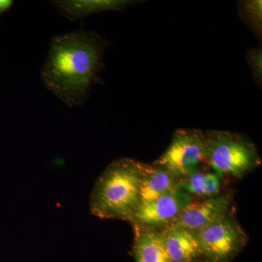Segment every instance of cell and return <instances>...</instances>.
<instances>
[{"label": "cell", "mask_w": 262, "mask_h": 262, "mask_svg": "<svg viewBox=\"0 0 262 262\" xmlns=\"http://www.w3.org/2000/svg\"><path fill=\"white\" fill-rule=\"evenodd\" d=\"M106 42L96 33L76 31L52 39L42 80L68 107L83 104L98 79Z\"/></svg>", "instance_id": "cell-1"}, {"label": "cell", "mask_w": 262, "mask_h": 262, "mask_svg": "<svg viewBox=\"0 0 262 262\" xmlns=\"http://www.w3.org/2000/svg\"><path fill=\"white\" fill-rule=\"evenodd\" d=\"M142 163L130 158L115 160L98 177L90 194V211L103 220L130 222L140 204Z\"/></svg>", "instance_id": "cell-2"}, {"label": "cell", "mask_w": 262, "mask_h": 262, "mask_svg": "<svg viewBox=\"0 0 262 262\" xmlns=\"http://www.w3.org/2000/svg\"><path fill=\"white\" fill-rule=\"evenodd\" d=\"M206 136V160L223 177L242 179L259 167L257 148L248 138L227 130H208Z\"/></svg>", "instance_id": "cell-3"}, {"label": "cell", "mask_w": 262, "mask_h": 262, "mask_svg": "<svg viewBox=\"0 0 262 262\" xmlns=\"http://www.w3.org/2000/svg\"><path fill=\"white\" fill-rule=\"evenodd\" d=\"M201 262H231L248 243V235L230 213L196 231Z\"/></svg>", "instance_id": "cell-4"}, {"label": "cell", "mask_w": 262, "mask_h": 262, "mask_svg": "<svg viewBox=\"0 0 262 262\" xmlns=\"http://www.w3.org/2000/svg\"><path fill=\"white\" fill-rule=\"evenodd\" d=\"M206 160V136L196 129H179L170 145L153 165L161 167L177 179L195 171Z\"/></svg>", "instance_id": "cell-5"}, {"label": "cell", "mask_w": 262, "mask_h": 262, "mask_svg": "<svg viewBox=\"0 0 262 262\" xmlns=\"http://www.w3.org/2000/svg\"><path fill=\"white\" fill-rule=\"evenodd\" d=\"M191 201L192 196L177 186L154 201L139 206L130 223L134 228L163 229L171 225Z\"/></svg>", "instance_id": "cell-6"}, {"label": "cell", "mask_w": 262, "mask_h": 262, "mask_svg": "<svg viewBox=\"0 0 262 262\" xmlns=\"http://www.w3.org/2000/svg\"><path fill=\"white\" fill-rule=\"evenodd\" d=\"M232 203V196L228 194H220L201 201H191L171 225L198 231L230 213Z\"/></svg>", "instance_id": "cell-7"}, {"label": "cell", "mask_w": 262, "mask_h": 262, "mask_svg": "<svg viewBox=\"0 0 262 262\" xmlns=\"http://www.w3.org/2000/svg\"><path fill=\"white\" fill-rule=\"evenodd\" d=\"M161 232L171 262H201L196 231L171 225L161 229Z\"/></svg>", "instance_id": "cell-8"}, {"label": "cell", "mask_w": 262, "mask_h": 262, "mask_svg": "<svg viewBox=\"0 0 262 262\" xmlns=\"http://www.w3.org/2000/svg\"><path fill=\"white\" fill-rule=\"evenodd\" d=\"M178 179L161 167L142 163L139 206L154 201L177 187Z\"/></svg>", "instance_id": "cell-9"}, {"label": "cell", "mask_w": 262, "mask_h": 262, "mask_svg": "<svg viewBox=\"0 0 262 262\" xmlns=\"http://www.w3.org/2000/svg\"><path fill=\"white\" fill-rule=\"evenodd\" d=\"M136 262H171L164 245L161 229L134 228Z\"/></svg>", "instance_id": "cell-10"}, {"label": "cell", "mask_w": 262, "mask_h": 262, "mask_svg": "<svg viewBox=\"0 0 262 262\" xmlns=\"http://www.w3.org/2000/svg\"><path fill=\"white\" fill-rule=\"evenodd\" d=\"M134 2L128 0H61L55 5L67 18L75 20L108 10L124 9Z\"/></svg>", "instance_id": "cell-11"}, {"label": "cell", "mask_w": 262, "mask_h": 262, "mask_svg": "<svg viewBox=\"0 0 262 262\" xmlns=\"http://www.w3.org/2000/svg\"><path fill=\"white\" fill-rule=\"evenodd\" d=\"M215 172L196 170L189 175L178 179L177 186L187 194L200 198H212L220 194L221 179Z\"/></svg>", "instance_id": "cell-12"}, {"label": "cell", "mask_w": 262, "mask_h": 262, "mask_svg": "<svg viewBox=\"0 0 262 262\" xmlns=\"http://www.w3.org/2000/svg\"><path fill=\"white\" fill-rule=\"evenodd\" d=\"M244 10L251 25L259 30L261 26V1L248 2L245 5Z\"/></svg>", "instance_id": "cell-13"}, {"label": "cell", "mask_w": 262, "mask_h": 262, "mask_svg": "<svg viewBox=\"0 0 262 262\" xmlns=\"http://www.w3.org/2000/svg\"><path fill=\"white\" fill-rule=\"evenodd\" d=\"M261 51L254 49L248 53V61L252 69L253 75L258 79L261 78Z\"/></svg>", "instance_id": "cell-14"}, {"label": "cell", "mask_w": 262, "mask_h": 262, "mask_svg": "<svg viewBox=\"0 0 262 262\" xmlns=\"http://www.w3.org/2000/svg\"><path fill=\"white\" fill-rule=\"evenodd\" d=\"M13 4V2L11 0H0V13L9 9Z\"/></svg>", "instance_id": "cell-15"}]
</instances>
